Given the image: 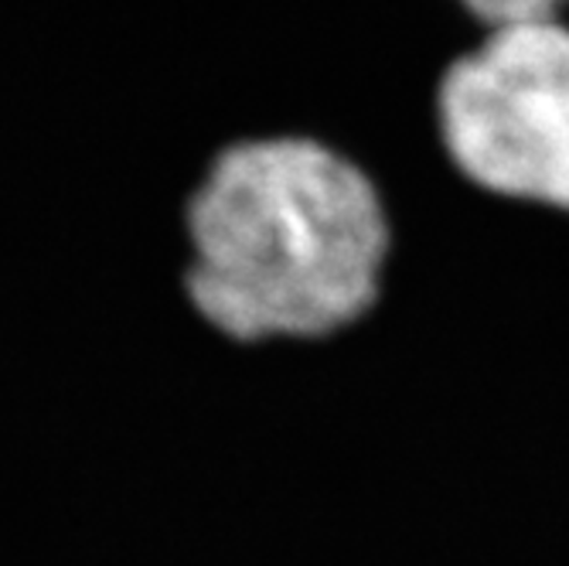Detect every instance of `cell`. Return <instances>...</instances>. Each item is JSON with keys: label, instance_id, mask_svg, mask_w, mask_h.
<instances>
[{"label": "cell", "instance_id": "7a4b0ae2", "mask_svg": "<svg viewBox=\"0 0 569 566\" xmlns=\"http://www.w3.org/2000/svg\"><path fill=\"white\" fill-rule=\"evenodd\" d=\"M440 133L475 185L569 209V28H491L440 79Z\"/></svg>", "mask_w": 569, "mask_h": 566}, {"label": "cell", "instance_id": "6da1fadb", "mask_svg": "<svg viewBox=\"0 0 569 566\" xmlns=\"http://www.w3.org/2000/svg\"><path fill=\"white\" fill-rule=\"evenodd\" d=\"M184 236V300L239 345L351 325L389 249L376 185L307 137L226 147L188 198Z\"/></svg>", "mask_w": 569, "mask_h": 566}, {"label": "cell", "instance_id": "3957f363", "mask_svg": "<svg viewBox=\"0 0 569 566\" xmlns=\"http://www.w3.org/2000/svg\"><path fill=\"white\" fill-rule=\"evenodd\" d=\"M478 21L491 28L505 24H532V21H559V11L569 0H460Z\"/></svg>", "mask_w": 569, "mask_h": 566}]
</instances>
